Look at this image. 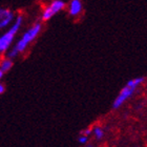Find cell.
Wrapping results in <instances>:
<instances>
[{
  "mask_svg": "<svg viewBox=\"0 0 147 147\" xmlns=\"http://www.w3.org/2000/svg\"><path fill=\"white\" fill-rule=\"evenodd\" d=\"M40 31H41V24H40L39 22H37V23H35L32 28H28V31L22 35V37L17 41L15 46L9 52L7 57H9V59L15 58L19 53L23 52V51L26 49V46H28L31 42H33V41L35 40V38L39 35Z\"/></svg>",
  "mask_w": 147,
  "mask_h": 147,
  "instance_id": "cell-1",
  "label": "cell"
},
{
  "mask_svg": "<svg viewBox=\"0 0 147 147\" xmlns=\"http://www.w3.org/2000/svg\"><path fill=\"white\" fill-rule=\"evenodd\" d=\"M22 24V16H18L16 17V20L14 21L9 28L7 31L0 37V52L4 53L9 49V46L12 44V42L15 39V36L19 32L20 28Z\"/></svg>",
  "mask_w": 147,
  "mask_h": 147,
  "instance_id": "cell-2",
  "label": "cell"
},
{
  "mask_svg": "<svg viewBox=\"0 0 147 147\" xmlns=\"http://www.w3.org/2000/svg\"><path fill=\"white\" fill-rule=\"evenodd\" d=\"M142 81H143V78H135L132 80H129L126 83V85L122 88V90L119 92V95L117 96V98L115 99L113 103V108H119L127 99L130 98L134 95L136 88L141 84Z\"/></svg>",
  "mask_w": 147,
  "mask_h": 147,
  "instance_id": "cell-3",
  "label": "cell"
},
{
  "mask_svg": "<svg viewBox=\"0 0 147 147\" xmlns=\"http://www.w3.org/2000/svg\"><path fill=\"white\" fill-rule=\"evenodd\" d=\"M64 7H65V2L63 0H53L52 2L49 3L46 7H44V9L42 11L41 19H42L43 21H47L52 17H54L56 14L61 12Z\"/></svg>",
  "mask_w": 147,
  "mask_h": 147,
  "instance_id": "cell-4",
  "label": "cell"
},
{
  "mask_svg": "<svg viewBox=\"0 0 147 147\" xmlns=\"http://www.w3.org/2000/svg\"><path fill=\"white\" fill-rule=\"evenodd\" d=\"M16 20L14 13L9 9H0V28H5L12 25Z\"/></svg>",
  "mask_w": 147,
  "mask_h": 147,
  "instance_id": "cell-5",
  "label": "cell"
},
{
  "mask_svg": "<svg viewBox=\"0 0 147 147\" xmlns=\"http://www.w3.org/2000/svg\"><path fill=\"white\" fill-rule=\"evenodd\" d=\"M68 14L73 17H76V16L80 15L81 12L83 9L82 5V1L81 0H71L69 3H68Z\"/></svg>",
  "mask_w": 147,
  "mask_h": 147,
  "instance_id": "cell-6",
  "label": "cell"
},
{
  "mask_svg": "<svg viewBox=\"0 0 147 147\" xmlns=\"http://www.w3.org/2000/svg\"><path fill=\"white\" fill-rule=\"evenodd\" d=\"M12 65H13L12 59H9V58L4 59V60L1 62V65H0V78H2L3 75L12 68Z\"/></svg>",
  "mask_w": 147,
  "mask_h": 147,
  "instance_id": "cell-7",
  "label": "cell"
},
{
  "mask_svg": "<svg viewBox=\"0 0 147 147\" xmlns=\"http://www.w3.org/2000/svg\"><path fill=\"white\" fill-rule=\"evenodd\" d=\"M94 134H95L96 138L97 139H102V137H103V135H104V132H103V130H102L100 127H96L95 129H94Z\"/></svg>",
  "mask_w": 147,
  "mask_h": 147,
  "instance_id": "cell-8",
  "label": "cell"
},
{
  "mask_svg": "<svg viewBox=\"0 0 147 147\" xmlns=\"http://www.w3.org/2000/svg\"><path fill=\"white\" fill-rule=\"evenodd\" d=\"M87 141V136L83 135V136H80L79 137V142L80 143H86Z\"/></svg>",
  "mask_w": 147,
  "mask_h": 147,
  "instance_id": "cell-9",
  "label": "cell"
},
{
  "mask_svg": "<svg viewBox=\"0 0 147 147\" xmlns=\"http://www.w3.org/2000/svg\"><path fill=\"white\" fill-rule=\"evenodd\" d=\"M90 132H92V130H90V129H85V130H83V131H82V135L88 136Z\"/></svg>",
  "mask_w": 147,
  "mask_h": 147,
  "instance_id": "cell-10",
  "label": "cell"
},
{
  "mask_svg": "<svg viewBox=\"0 0 147 147\" xmlns=\"http://www.w3.org/2000/svg\"><path fill=\"white\" fill-rule=\"evenodd\" d=\"M3 92H4V87H3V86H2V84H1V85H0V92H1V94H2Z\"/></svg>",
  "mask_w": 147,
  "mask_h": 147,
  "instance_id": "cell-11",
  "label": "cell"
},
{
  "mask_svg": "<svg viewBox=\"0 0 147 147\" xmlns=\"http://www.w3.org/2000/svg\"><path fill=\"white\" fill-rule=\"evenodd\" d=\"M88 147H94V146H88Z\"/></svg>",
  "mask_w": 147,
  "mask_h": 147,
  "instance_id": "cell-12",
  "label": "cell"
}]
</instances>
